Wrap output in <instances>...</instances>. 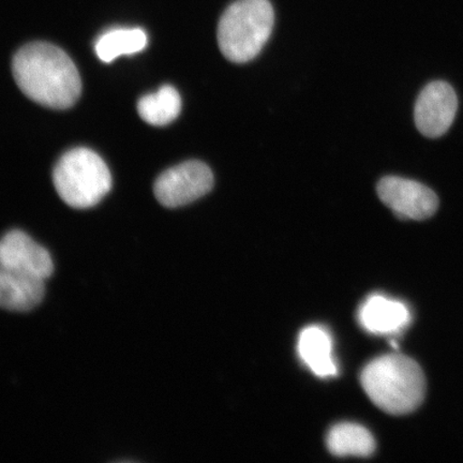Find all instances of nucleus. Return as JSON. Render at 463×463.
Here are the masks:
<instances>
[{
  "instance_id": "nucleus-1",
  "label": "nucleus",
  "mask_w": 463,
  "mask_h": 463,
  "mask_svg": "<svg viewBox=\"0 0 463 463\" xmlns=\"http://www.w3.org/2000/svg\"><path fill=\"white\" fill-rule=\"evenodd\" d=\"M13 71L20 90L29 99L44 107L71 108L82 92L77 66L53 44L25 45L14 58Z\"/></svg>"
},
{
  "instance_id": "nucleus-2",
  "label": "nucleus",
  "mask_w": 463,
  "mask_h": 463,
  "mask_svg": "<svg viewBox=\"0 0 463 463\" xmlns=\"http://www.w3.org/2000/svg\"><path fill=\"white\" fill-rule=\"evenodd\" d=\"M361 382L370 401L392 415L414 412L426 395L425 374L420 364L402 354L375 358L363 369Z\"/></svg>"
},
{
  "instance_id": "nucleus-3",
  "label": "nucleus",
  "mask_w": 463,
  "mask_h": 463,
  "mask_svg": "<svg viewBox=\"0 0 463 463\" xmlns=\"http://www.w3.org/2000/svg\"><path fill=\"white\" fill-rule=\"evenodd\" d=\"M274 21L269 0H236L218 24L217 40L222 55L235 63L252 61L269 42Z\"/></svg>"
},
{
  "instance_id": "nucleus-4",
  "label": "nucleus",
  "mask_w": 463,
  "mask_h": 463,
  "mask_svg": "<svg viewBox=\"0 0 463 463\" xmlns=\"http://www.w3.org/2000/svg\"><path fill=\"white\" fill-rule=\"evenodd\" d=\"M56 191L74 208L98 204L112 187V175L106 162L94 150L80 147L62 156L53 173Z\"/></svg>"
},
{
  "instance_id": "nucleus-5",
  "label": "nucleus",
  "mask_w": 463,
  "mask_h": 463,
  "mask_svg": "<svg viewBox=\"0 0 463 463\" xmlns=\"http://www.w3.org/2000/svg\"><path fill=\"white\" fill-rule=\"evenodd\" d=\"M213 186L210 166L204 162L190 160L162 173L155 183L154 193L162 205L175 208L199 200Z\"/></svg>"
},
{
  "instance_id": "nucleus-6",
  "label": "nucleus",
  "mask_w": 463,
  "mask_h": 463,
  "mask_svg": "<svg viewBox=\"0 0 463 463\" xmlns=\"http://www.w3.org/2000/svg\"><path fill=\"white\" fill-rule=\"evenodd\" d=\"M379 198L404 220H425L436 213L439 199L430 188L412 179L386 176L376 186Z\"/></svg>"
},
{
  "instance_id": "nucleus-7",
  "label": "nucleus",
  "mask_w": 463,
  "mask_h": 463,
  "mask_svg": "<svg viewBox=\"0 0 463 463\" xmlns=\"http://www.w3.org/2000/svg\"><path fill=\"white\" fill-rule=\"evenodd\" d=\"M458 98L449 83L436 80L421 90L415 103V125L422 136L442 137L453 125Z\"/></svg>"
},
{
  "instance_id": "nucleus-8",
  "label": "nucleus",
  "mask_w": 463,
  "mask_h": 463,
  "mask_svg": "<svg viewBox=\"0 0 463 463\" xmlns=\"http://www.w3.org/2000/svg\"><path fill=\"white\" fill-rule=\"evenodd\" d=\"M0 268L46 280L54 273V263L44 247L20 230L0 239Z\"/></svg>"
},
{
  "instance_id": "nucleus-9",
  "label": "nucleus",
  "mask_w": 463,
  "mask_h": 463,
  "mask_svg": "<svg viewBox=\"0 0 463 463\" xmlns=\"http://www.w3.org/2000/svg\"><path fill=\"white\" fill-rule=\"evenodd\" d=\"M358 320L368 333L396 335L410 326L412 315L404 303L374 294L362 305Z\"/></svg>"
},
{
  "instance_id": "nucleus-10",
  "label": "nucleus",
  "mask_w": 463,
  "mask_h": 463,
  "mask_svg": "<svg viewBox=\"0 0 463 463\" xmlns=\"http://www.w3.org/2000/svg\"><path fill=\"white\" fill-rule=\"evenodd\" d=\"M45 294V280L0 268V308L27 312L42 304Z\"/></svg>"
},
{
  "instance_id": "nucleus-11",
  "label": "nucleus",
  "mask_w": 463,
  "mask_h": 463,
  "mask_svg": "<svg viewBox=\"0 0 463 463\" xmlns=\"http://www.w3.org/2000/svg\"><path fill=\"white\" fill-rule=\"evenodd\" d=\"M298 354L312 373L320 378L338 373L333 357V340L326 328L309 326L303 329L298 339Z\"/></svg>"
},
{
  "instance_id": "nucleus-12",
  "label": "nucleus",
  "mask_w": 463,
  "mask_h": 463,
  "mask_svg": "<svg viewBox=\"0 0 463 463\" xmlns=\"http://www.w3.org/2000/svg\"><path fill=\"white\" fill-rule=\"evenodd\" d=\"M327 448L337 457H369L374 453V438L366 428L343 422L335 425L327 434Z\"/></svg>"
},
{
  "instance_id": "nucleus-13",
  "label": "nucleus",
  "mask_w": 463,
  "mask_h": 463,
  "mask_svg": "<svg viewBox=\"0 0 463 463\" xmlns=\"http://www.w3.org/2000/svg\"><path fill=\"white\" fill-rule=\"evenodd\" d=\"M182 111V98L173 86L165 85L157 92L141 98L137 112L149 125L166 126L175 120Z\"/></svg>"
},
{
  "instance_id": "nucleus-14",
  "label": "nucleus",
  "mask_w": 463,
  "mask_h": 463,
  "mask_svg": "<svg viewBox=\"0 0 463 463\" xmlns=\"http://www.w3.org/2000/svg\"><path fill=\"white\" fill-rule=\"evenodd\" d=\"M147 34L140 28H118L97 40L96 54L103 62H112L123 55H133L146 48Z\"/></svg>"
}]
</instances>
